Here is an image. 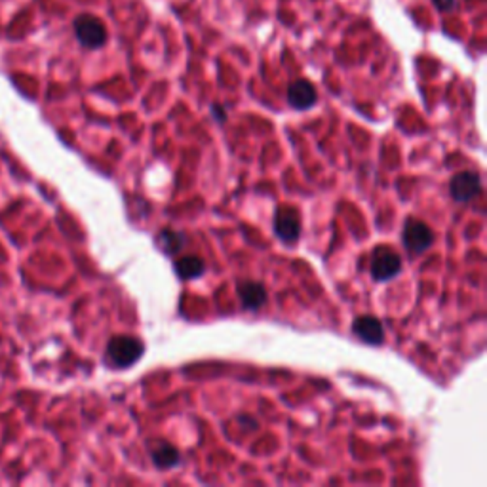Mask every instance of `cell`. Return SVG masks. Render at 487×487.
Masks as SVG:
<instances>
[{
  "mask_svg": "<svg viewBox=\"0 0 487 487\" xmlns=\"http://www.w3.org/2000/svg\"><path fill=\"white\" fill-rule=\"evenodd\" d=\"M145 352V345L141 339L131 337V335H116L109 341L105 360L113 368H130L136 363Z\"/></svg>",
  "mask_w": 487,
  "mask_h": 487,
  "instance_id": "6da1fadb",
  "label": "cell"
},
{
  "mask_svg": "<svg viewBox=\"0 0 487 487\" xmlns=\"http://www.w3.org/2000/svg\"><path fill=\"white\" fill-rule=\"evenodd\" d=\"M371 276L377 282H388L396 278L402 270V259L393 248L388 246H379L371 253V265H369Z\"/></svg>",
  "mask_w": 487,
  "mask_h": 487,
  "instance_id": "7a4b0ae2",
  "label": "cell"
},
{
  "mask_svg": "<svg viewBox=\"0 0 487 487\" xmlns=\"http://www.w3.org/2000/svg\"><path fill=\"white\" fill-rule=\"evenodd\" d=\"M402 242L410 253L421 256L434 244V232L422 221L407 219L404 225V232H402Z\"/></svg>",
  "mask_w": 487,
  "mask_h": 487,
  "instance_id": "3957f363",
  "label": "cell"
},
{
  "mask_svg": "<svg viewBox=\"0 0 487 487\" xmlns=\"http://www.w3.org/2000/svg\"><path fill=\"white\" fill-rule=\"evenodd\" d=\"M274 232L285 244L297 242L301 236V215L293 206H280L274 214Z\"/></svg>",
  "mask_w": 487,
  "mask_h": 487,
  "instance_id": "277c9868",
  "label": "cell"
},
{
  "mask_svg": "<svg viewBox=\"0 0 487 487\" xmlns=\"http://www.w3.org/2000/svg\"><path fill=\"white\" fill-rule=\"evenodd\" d=\"M75 33L80 44L86 48H102L107 40V29L105 25L94 16L84 13L75 21Z\"/></svg>",
  "mask_w": 487,
  "mask_h": 487,
  "instance_id": "5b68a950",
  "label": "cell"
},
{
  "mask_svg": "<svg viewBox=\"0 0 487 487\" xmlns=\"http://www.w3.org/2000/svg\"><path fill=\"white\" fill-rule=\"evenodd\" d=\"M449 192L457 202H470L481 192V179L476 172H459L449 183Z\"/></svg>",
  "mask_w": 487,
  "mask_h": 487,
  "instance_id": "8992f818",
  "label": "cell"
},
{
  "mask_svg": "<svg viewBox=\"0 0 487 487\" xmlns=\"http://www.w3.org/2000/svg\"><path fill=\"white\" fill-rule=\"evenodd\" d=\"M352 332L360 341L368 343V345H381L385 341V327H383L377 316H358L354 324H352Z\"/></svg>",
  "mask_w": 487,
  "mask_h": 487,
  "instance_id": "52a82bcc",
  "label": "cell"
},
{
  "mask_svg": "<svg viewBox=\"0 0 487 487\" xmlns=\"http://www.w3.org/2000/svg\"><path fill=\"white\" fill-rule=\"evenodd\" d=\"M236 293L240 303L246 310H259L263 305L267 303V290L261 282L256 280H244L236 284Z\"/></svg>",
  "mask_w": 487,
  "mask_h": 487,
  "instance_id": "ba28073f",
  "label": "cell"
},
{
  "mask_svg": "<svg viewBox=\"0 0 487 487\" xmlns=\"http://www.w3.org/2000/svg\"><path fill=\"white\" fill-rule=\"evenodd\" d=\"M288 102H290L291 107L297 109V111H307L312 105H316L318 94H316V88L309 80H295L288 88Z\"/></svg>",
  "mask_w": 487,
  "mask_h": 487,
  "instance_id": "9c48e42d",
  "label": "cell"
},
{
  "mask_svg": "<svg viewBox=\"0 0 487 487\" xmlns=\"http://www.w3.org/2000/svg\"><path fill=\"white\" fill-rule=\"evenodd\" d=\"M151 459L156 464V469H173L181 463V455H179L177 447L168 444V442H156L151 447Z\"/></svg>",
  "mask_w": 487,
  "mask_h": 487,
  "instance_id": "30bf717a",
  "label": "cell"
},
{
  "mask_svg": "<svg viewBox=\"0 0 487 487\" xmlns=\"http://www.w3.org/2000/svg\"><path fill=\"white\" fill-rule=\"evenodd\" d=\"M173 270L181 280H195L206 273V263L198 256H183L175 259Z\"/></svg>",
  "mask_w": 487,
  "mask_h": 487,
  "instance_id": "8fae6325",
  "label": "cell"
},
{
  "mask_svg": "<svg viewBox=\"0 0 487 487\" xmlns=\"http://www.w3.org/2000/svg\"><path fill=\"white\" fill-rule=\"evenodd\" d=\"M158 244H160V248L164 253L175 256L179 250H183L185 236L181 232L172 231V229H164V231L158 234Z\"/></svg>",
  "mask_w": 487,
  "mask_h": 487,
  "instance_id": "7c38bea8",
  "label": "cell"
},
{
  "mask_svg": "<svg viewBox=\"0 0 487 487\" xmlns=\"http://www.w3.org/2000/svg\"><path fill=\"white\" fill-rule=\"evenodd\" d=\"M434 4L440 8V10H449L455 4V0H434Z\"/></svg>",
  "mask_w": 487,
  "mask_h": 487,
  "instance_id": "4fadbf2b",
  "label": "cell"
}]
</instances>
